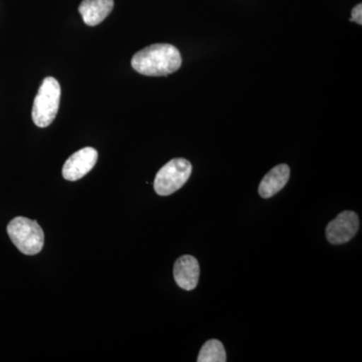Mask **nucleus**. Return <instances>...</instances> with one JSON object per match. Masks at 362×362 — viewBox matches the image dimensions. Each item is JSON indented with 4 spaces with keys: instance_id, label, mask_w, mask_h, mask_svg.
Instances as JSON below:
<instances>
[{
    "instance_id": "nucleus-7",
    "label": "nucleus",
    "mask_w": 362,
    "mask_h": 362,
    "mask_svg": "<svg viewBox=\"0 0 362 362\" xmlns=\"http://www.w3.org/2000/svg\"><path fill=\"white\" fill-rule=\"evenodd\" d=\"M173 276L181 289L192 291L199 284V264L194 257L185 255L175 262Z\"/></svg>"
},
{
    "instance_id": "nucleus-1",
    "label": "nucleus",
    "mask_w": 362,
    "mask_h": 362,
    "mask_svg": "<svg viewBox=\"0 0 362 362\" xmlns=\"http://www.w3.org/2000/svg\"><path fill=\"white\" fill-rule=\"evenodd\" d=\"M182 59L175 45L156 44L136 52L131 66L137 73L148 77H163L180 70Z\"/></svg>"
},
{
    "instance_id": "nucleus-8",
    "label": "nucleus",
    "mask_w": 362,
    "mask_h": 362,
    "mask_svg": "<svg viewBox=\"0 0 362 362\" xmlns=\"http://www.w3.org/2000/svg\"><path fill=\"white\" fill-rule=\"evenodd\" d=\"M290 178V168L287 164H280L271 169L259 185V194L263 199H270L278 194L287 185Z\"/></svg>"
},
{
    "instance_id": "nucleus-9",
    "label": "nucleus",
    "mask_w": 362,
    "mask_h": 362,
    "mask_svg": "<svg viewBox=\"0 0 362 362\" xmlns=\"http://www.w3.org/2000/svg\"><path fill=\"white\" fill-rule=\"evenodd\" d=\"M114 0H83L78 6V13L82 16L86 25H100L113 11Z\"/></svg>"
},
{
    "instance_id": "nucleus-10",
    "label": "nucleus",
    "mask_w": 362,
    "mask_h": 362,
    "mask_svg": "<svg viewBox=\"0 0 362 362\" xmlns=\"http://www.w3.org/2000/svg\"><path fill=\"white\" fill-rule=\"evenodd\" d=\"M226 354L223 343L216 339L204 343L197 357V362H225Z\"/></svg>"
},
{
    "instance_id": "nucleus-3",
    "label": "nucleus",
    "mask_w": 362,
    "mask_h": 362,
    "mask_svg": "<svg viewBox=\"0 0 362 362\" xmlns=\"http://www.w3.org/2000/svg\"><path fill=\"white\" fill-rule=\"evenodd\" d=\"M7 233L18 251L28 256L39 254L44 247V230L35 221L18 216L7 226Z\"/></svg>"
},
{
    "instance_id": "nucleus-11",
    "label": "nucleus",
    "mask_w": 362,
    "mask_h": 362,
    "mask_svg": "<svg viewBox=\"0 0 362 362\" xmlns=\"http://www.w3.org/2000/svg\"><path fill=\"white\" fill-rule=\"evenodd\" d=\"M350 21L358 23L359 25H362V4H357L354 9H352L351 18Z\"/></svg>"
},
{
    "instance_id": "nucleus-6",
    "label": "nucleus",
    "mask_w": 362,
    "mask_h": 362,
    "mask_svg": "<svg viewBox=\"0 0 362 362\" xmlns=\"http://www.w3.org/2000/svg\"><path fill=\"white\" fill-rule=\"evenodd\" d=\"M98 160V151L92 147H85L75 152L65 162L63 176L69 181H77L84 177L94 168Z\"/></svg>"
},
{
    "instance_id": "nucleus-4",
    "label": "nucleus",
    "mask_w": 362,
    "mask_h": 362,
    "mask_svg": "<svg viewBox=\"0 0 362 362\" xmlns=\"http://www.w3.org/2000/svg\"><path fill=\"white\" fill-rule=\"evenodd\" d=\"M192 171V163L187 159L175 158L168 162L156 176L154 189L156 194L161 197L175 194L189 180Z\"/></svg>"
},
{
    "instance_id": "nucleus-5",
    "label": "nucleus",
    "mask_w": 362,
    "mask_h": 362,
    "mask_svg": "<svg viewBox=\"0 0 362 362\" xmlns=\"http://www.w3.org/2000/svg\"><path fill=\"white\" fill-rule=\"evenodd\" d=\"M358 228V216L354 211H343L328 223L326 238L330 244H345L356 235Z\"/></svg>"
},
{
    "instance_id": "nucleus-2",
    "label": "nucleus",
    "mask_w": 362,
    "mask_h": 362,
    "mask_svg": "<svg viewBox=\"0 0 362 362\" xmlns=\"http://www.w3.org/2000/svg\"><path fill=\"white\" fill-rule=\"evenodd\" d=\"M61 99V86L56 78H45L33 101V121L37 127L45 128L56 119Z\"/></svg>"
}]
</instances>
